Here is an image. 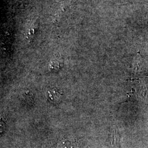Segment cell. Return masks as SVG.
I'll list each match as a JSON object with an SVG mask.
<instances>
[{
	"label": "cell",
	"instance_id": "obj_1",
	"mask_svg": "<svg viewBox=\"0 0 148 148\" xmlns=\"http://www.w3.org/2000/svg\"><path fill=\"white\" fill-rule=\"evenodd\" d=\"M120 137L116 128H111L108 137V147L109 148H119L120 147Z\"/></svg>",
	"mask_w": 148,
	"mask_h": 148
},
{
	"label": "cell",
	"instance_id": "obj_2",
	"mask_svg": "<svg viewBox=\"0 0 148 148\" xmlns=\"http://www.w3.org/2000/svg\"><path fill=\"white\" fill-rule=\"evenodd\" d=\"M47 99L53 104H58L62 99V95L57 88L49 87L46 93Z\"/></svg>",
	"mask_w": 148,
	"mask_h": 148
},
{
	"label": "cell",
	"instance_id": "obj_3",
	"mask_svg": "<svg viewBox=\"0 0 148 148\" xmlns=\"http://www.w3.org/2000/svg\"><path fill=\"white\" fill-rule=\"evenodd\" d=\"M64 148H77L78 143L73 139H66L63 140Z\"/></svg>",
	"mask_w": 148,
	"mask_h": 148
},
{
	"label": "cell",
	"instance_id": "obj_4",
	"mask_svg": "<svg viewBox=\"0 0 148 148\" xmlns=\"http://www.w3.org/2000/svg\"><path fill=\"white\" fill-rule=\"evenodd\" d=\"M140 24L143 27L148 26V10L144 12L140 18Z\"/></svg>",
	"mask_w": 148,
	"mask_h": 148
}]
</instances>
